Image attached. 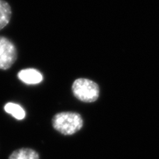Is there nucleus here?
<instances>
[{"instance_id":"obj_1","label":"nucleus","mask_w":159,"mask_h":159,"mask_svg":"<svg viewBox=\"0 0 159 159\" xmlns=\"http://www.w3.org/2000/svg\"><path fill=\"white\" fill-rule=\"evenodd\" d=\"M52 127L65 136L75 134L82 128V116L76 112L66 111L55 114L52 118Z\"/></svg>"},{"instance_id":"obj_2","label":"nucleus","mask_w":159,"mask_h":159,"mask_svg":"<svg viewBox=\"0 0 159 159\" xmlns=\"http://www.w3.org/2000/svg\"><path fill=\"white\" fill-rule=\"evenodd\" d=\"M71 90L77 99L84 102H95L99 96V85L93 80L86 78L75 80Z\"/></svg>"},{"instance_id":"obj_3","label":"nucleus","mask_w":159,"mask_h":159,"mask_svg":"<svg viewBox=\"0 0 159 159\" xmlns=\"http://www.w3.org/2000/svg\"><path fill=\"white\" fill-rule=\"evenodd\" d=\"M17 59V50L11 40L0 36V69L7 70Z\"/></svg>"},{"instance_id":"obj_4","label":"nucleus","mask_w":159,"mask_h":159,"mask_svg":"<svg viewBox=\"0 0 159 159\" xmlns=\"http://www.w3.org/2000/svg\"><path fill=\"white\" fill-rule=\"evenodd\" d=\"M18 77L26 84H38L43 80V75L35 69H22L18 74Z\"/></svg>"},{"instance_id":"obj_5","label":"nucleus","mask_w":159,"mask_h":159,"mask_svg":"<svg viewBox=\"0 0 159 159\" xmlns=\"http://www.w3.org/2000/svg\"><path fill=\"white\" fill-rule=\"evenodd\" d=\"M12 16L11 5L5 0H0V30L8 25Z\"/></svg>"},{"instance_id":"obj_6","label":"nucleus","mask_w":159,"mask_h":159,"mask_svg":"<svg viewBox=\"0 0 159 159\" xmlns=\"http://www.w3.org/2000/svg\"><path fill=\"white\" fill-rule=\"evenodd\" d=\"M8 159H39V155L33 149L21 148L12 152Z\"/></svg>"},{"instance_id":"obj_7","label":"nucleus","mask_w":159,"mask_h":159,"mask_svg":"<svg viewBox=\"0 0 159 159\" xmlns=\"http://www.w3.org/2000/svg\"><path fill=\"white\" fill-rule=\"evenodd\" d=\"M5 111L18 120H21L25 117V111L19 105L8 102L5 105Z\"/></svg>"}]
</instances>
